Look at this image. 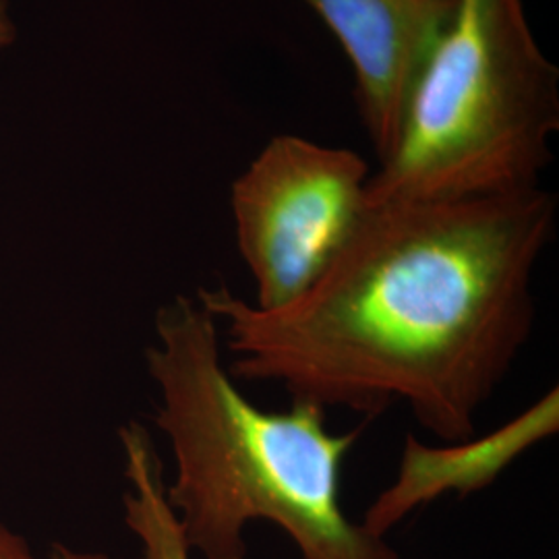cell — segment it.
Returning <instances> with one entry per match:
<instances>
[{"mask_svg": "<svg viewBox=\"0 0 559 559\" xmlns=\"http://www.w3.org/2000/svg\"><path fill=\"white\" fill-rule=\"evenodd\" d=\"M556 222L540 185L367 205L299 299L260 309L228 286L195 299L218 321L235 380L369 419L404 404L443 443L466 440L533 334V278Z\"/></svg>", "mask_w": 559, "mask_h": 559, "instance_id": "1", "label": "cell"}, {"mask_svg": "<svg viewBox=\"0 0 559 559\" xmlns=\"http://www.w3.org/2000/svg\"><path fill=\"white\" fill-rule=\"evenodd\" d=\"M145 367L175 462L164 498L191 554L247 559L249 524L270 522L299 559H402L342 506V468L360 429L330 431L313 402L260 408L230 376L218 321L195 297L156 311Z\"/></svg>", "mask_w": 559, "mask_h": 559, "instance_id": "2", "label": "cell"}, {"mask_svg": "<svg viewBox=\"0 0 559 559\" xmlns=\"http://www.w3.org/2000/svg\"><path fill=\"white\" fill-rule=\"evenodd\" d=\"M559 129V71L522 0H459L423 62L367 205L539 187Z\"/></svg>", "mask_w": 559, "mask_h": 559, "instance_id": "3", "label": "cell"}, {"mask_svg": "<svg viewBox=\"0 0 559 559\" xmlns=\"http://www.w3.org/2000/svg\"><path fill=\"white\" fill-rule=\"evenodd\" d=\"M369 177L357 152L299 135H276L240 173L230 210L255 307H284L323 276L367 210Z\"/></svg>", "mask_w": 559, "mask_h": 559, "instance_id": "4", "label": "cell"}, {"mask_svg": "<svg viewBox=\"0 0 559 559\" xmlns=\"http://www.w3.org/2000/svg\"><path fill=\"white\" fill-rule=\"evenodd\" d=\"M340 41L357 80V104L378 158L396 140L413 81L459 0H305Z\"/></svg>", "mask_w": 559, "mask_h": 559, "instance_id": "5", "label": "cell"}, {"mask_svg": "<svg viewBox=\"0 0 559 559\" xmlns=\"http://www.w3.org/2000/svg\"><path fill=\"white\" fill-rule=\"evenodd\" d=\"M559 429L558 388L485 436L429 445L406 436L394 480L365 510L360 524L385 539L400 522L448 493L466 498L500 479L516 460Z\"/></svg>", "mask_w": 559, "mask_h": 559, "instance_id": "6", "label": "cell"}, {"mask_svg": "<svg viewBox=\"0 0 559 559\" xmlns=\"http://www.w3.org/2000/svg\"><path fill=\"white\" fill-rule=\"evenodd\" d=\"M129 489L122 498L124 522L141 545V559H189L179 524L164 498L162 464L150 433L129 423L119 431Z\"/></svg>", "mask_w": 559, "mask_h": 559, "instance_id": "7", "label": "cell"}, {"mask_svg": "<svg viewBox=\"0 0 559 559\" xmlns=\"http://www.w3.org/2000/svg\"><path fill=\"white\" fill-rule=\"evenodd\" d=\"M0 559H50L38 556L29 543L0 520Z\"/></svg>", "mask_w": 559, "mask_h": 559, "instance_id": "8", "label": "cell"}, {"mask_svg": "<svg viewBox=\"0 0 559 559\" xmlns=\"http://www.w3.org/2000/svg\"><path fill=\"white\" fill-rule=\"evenodd\" d=\"M50 559H112L108 554L92 551V549H73L67 545H55Z\"/></svg>", "mask_w": 559, "mask_h": 559, "instance_id": "9", "label": "cell"}, {"mask_svg": "<svg viewBox=\"0 0 559 559\" xmlns=\"http://www.w3.org/2000/svg\"><path fill=\"white\" fill-rule=\"evenodd\" d=\"M11 38H13V25H11L9 15H7L4 2L0 0V48L7 46V44L11 41Z\"/></svg>", "mask_w": 559, "mask_h": 559, "instance_id": "10", "label": "cell"}]
</instances>
